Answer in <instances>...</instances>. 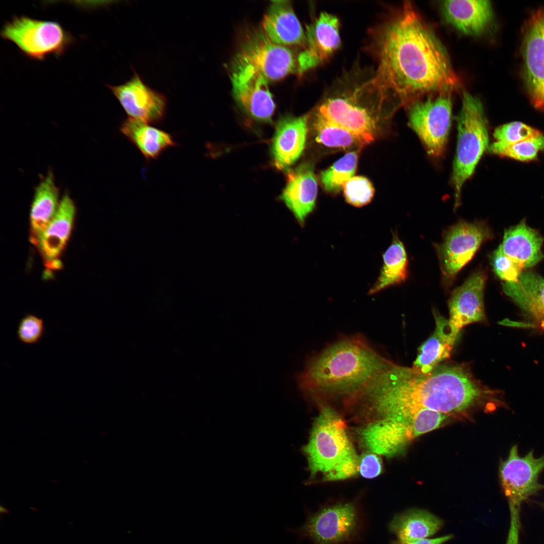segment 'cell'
I'll list each match as a JSON object with an SVG mask.
<instances>
[{
    "mask_svg": "<svg viewBox=\"0 0 544 544\" xmlns=\"http://www.w3.org/2000/svg\"><path fill=\"white\" fill-rule=\"evenodd\" d=\"M364 527L362 512L351 502H338L307 512L305 521L288 532L313 544H348L358 540Z\"/></svg>",
    "mask_w": 544,
    "mask_h": 544,
    "instance_id": "8",
    "label": "cell"
},
{
    "mask_svg": "<svg viewBox=\"0 0 544 544\" xmlns=\"http://www.w3.org/2000/svg\"><path fill=\"white\" fill-rule=\"evenodd\" d=\"M409 125L428 154L439 157L444 152L452 119L450 92L418 99L406 106Z\"/></svg>",
    "mask_w": 544,
    "mask_h": 544,
    "instance_id": "10",
    "label": "cell"
},
{
    "mask_svg": "<svg viewBox=\"0 0 544 544\" xmlns=\"http://www.w3.org/2000/svg\"><path fill=\"white\" fill-rule=\"evenodd\" d=\"M1 35L28 57L39 60L49 55H61L72 41V36L57 22L26 16L14 17L6 22Z\"/></svg>",
    "mask_w": 544,
    "mask_h": 544,
    "instance_id": "9",
    "label": "cell"
},
{
    "mask_svg": "<svg viewBox=\"0 0 544 544\" xmlns=\"http://www.w3.org/2000/svg\"><path fill=\"white\" fill-rule=\"evenodd\" d=\"M383 260L379 277L369 291L370 295L400 284L407 278L408 261L406 250L396 233H393L392 242L383 254Z\"/></svg>",
    "mask_w": 544,
    "mask_h": 544,
    "instance_id": "30",
    "label": "cell"
},
{
    "mask_svg": "<svg viewBox=\"0 0 544 544\" xmlns=\"http://www.w3.org/2000/svg\"><path fill=\"white\" fill-rule=\"evenodd\" d=\"M359 150L350 152L335 161L320 175L321 183L327 192L336 193L345 183L354 177L356 172Z\"/></svg>",
    "mask_w": 544,
    "mask_h": 544,
    "instance_id": "32",
    "label": "cell"
},
{
    "mask_svg": "<svg viewBox=\"0 0 544 544\" xmlns=\"http://www.w3.org/2000/svg\"><path fill=\"white\" fill-rule=\"evenodd\" d=\"M59 191L52 173H48L36 187L30 214V240L34 245L58 209Z\"/></svg>",
    "mask_w": 544,
    "mask_h": 544,
    "instance_id": "27",
    "label": "cell"
},
{
    "mask_svg": "<svg viewBox=\"0 0 544 544\" xmlns=\"http://www.w3.org/2000/svg\"><path fill=\"white\" fill-rule=\"evenodd\" d=\"M108 87L128 118L150 124L159 122L164 118L167 107L166 97L147 85L136 72L124 83Z\"/></svg>",
    "mask_w": 544,
    "mask_h": 544,
    "instance_id": "15",
    "label": "cell"
},
{
    "mask_svg": "<svg viewBox=\"0 0 544 544\" xmlns=\"http://www.w3.org/2000/svg\"><path fill=\"white\" fill-rule=\"evenodd\" d=\"M374 74L400 106L433 92H450L459 80L440 41L410 3L377 29Z\"/></svg>",
    "mask_w": 544,
    "mask_h": 544,
    "instance_id": "1",
    "label": "cell"
},
{
    "mask_svg": "<svg viewBox=\"0 0 544 544\" xmlns=\"http://www.w3.org/2000/svg\"><path fill=\"white\" fill-rule=\"evenodd\" d=\"M440 5L447 22L467 35L482 34L493 18L492 5L488 1H445Z\"/></svg>",
    "mask_w": 544,
    "mask_h": 544,
    "instance_id": "24",
    "label": "cell"
},
{
    "mask_svg": "<svg viewBox=\"0 0 544 544\" xmlns=\"http://www.w3.org/2000/svg\"><path fill=\"white\" fill-rule=\"evenodd\" d=\"M457 142L451 177L454 191V209L460 205L461 190L473 174L488 147L487 122L480 100L464 92L457 117Z\"/></svg>",
    "mask_w": 544,
    "mask_h": 544,
    "instance_id": "5",
    "label": "cell"
},
{
    "mask_svg": "<svg viewBox=\"0 0 544 544\" xmlns=\"http://www.w3.org/2000/svg\"><path fill=\"white\" fill-rule=\"evenodd\" d=\"M502 290L529 320L528 326L544 329V277L522 271L515 281L505 282Z\"/></svg>",
    "mask_w": 544,
    "mask_h": 544,
    "instance_id": "21",
    "label": "cell"
},
{
    "mask_svg": "<svg viewBox=\"0 0 544 544\" xmlns=\"http://www.w3.org/2000/svg\"><path fill=\"white\" fill-rule=\"evenodd\" d=\"M317 185L313 165L310 163H303L288 173L287 184L280 198L301 226L315 207Z\"/></svg>",
    "mask_w": 544,
    "mask_h": 544,
    "instance_id": "20",
    "label": "cell"
},
{
    "mask_svg": "<svg viewBox=\"0 0 544 544\" xmlns=\"http://www.w3.org/2000/svg\"><path fill=\"white\" fill-rule=\"evenodd\" d=\"M312 477L325 476L355 453L342 419L330 407L322 405L312 427L309 441L303 447Z\"/></svg>",
    "mask_w": 544,
    "mask_h": 544,
    "instance_id": "7",
    "label": "cell"
},
{
    "mask_svg": "<svg viewBox=\"0 0 544 544\" xmlns=\"http://www.w3.org/2000/svg\"><path fill=\"white\" fill-rule=\"evenodd\" d=\"M496 396L463 366L439 365L424 373L393 363L363 390L361 401L407 429L413 415L421 409L452 415L485 400L501 401Z\"/></svg>",
    "mask_w": 544,
    "mask_h": 544,
    "instance_id": "2",
    "label": "cell"
},
{
    "mask_svg": "<svg viewBox=\"0 0 544 544\" xmlns=\"http://www.w3.org/2000/svg\"><path fill=\"white\" fill-rule=\"evenodd\" d=\"M436 327L431 336L419 348L413 367L424 373L431 372L448 358L456 342L448 320L434 313Z\"/></svg>",
    "mask_w": 544,
    "mask_h": 544,
    "instance_id": "28",
    "label": "cell"
},
{
    "mask_svg": "<svg viewBox=\"0 0 544 544\" xmlns=\"http://www.w3.org/2000/svg\"><path fill=\"white\" fill-rule=\"evenodd\" d=\"M343 188L346 201L356 207L368 204L374 194L372 183L362 176L353 177L345 183Z\"/></svg>",
    "mask_w": 544,
    "mask_h": 544,
    "instance_id": "36",
    "label": "cell"
},
{
    "mask_svg": "<svg viewBox=\"0 0 544 544\" xmlns=\"http://www.w3.org/2000/svg\"><path fill=\"white\" fill-rule=\"evenodd\" d=\"M308 115L286 117L278 122L271 144V154L278 168H288L301 156L306 142Z\"/></svg>",
    "mask_w": 544,
    "mask_h": 544,
    "instance_id": "22",
    "label": "cell"
},
{
    "mask_svg": "<svg viewBox=\"0 0 544 544\" xmlns=\"http://www.w3.org/2000/svg\"><path fill=\"white\" fill-rule=\"evenodd\" d=\"M491 153L512 158L521 161L533 160L539 152L544 151V135L541 133L536 136L518 143L502 147L491 145Z\"/></svg>",
    "mask_w": 544,
    "mask_h": 544,
    "instance_id": "33",
    "label": "cell"
},
{
    "mask_svg": "<svg viewBox=\"0 0 544 544\" xmlns=\"http://www.w3.org/2000/svg\"><path fill=\"white\" fill-rule=\"evenodd\" d=\"M543 238L522 220L504 232L502 243L497 248L515 268L521 273L544 258L542 252Z\"/></svg>",
    "mask_w": 544,
    "mask_h": 544,
    "instance_id": "19",
    "label": "cell"
},
{
    "mask_svg": "<svg viewBox=\"0 0 544 544\" xmlns=\"http://www.w3.org/2000/svg\"><path fill=\"white\" fill-rule=\"evenodd\" d=\"M523 78L532 105L544 109V8L531 14L524 27L521 47Z\"/></svg>",
    "mask_w": 544,
    "mask_h": 544,
    "instance_id": "13",
    "label": "cell"
},
{
    "mask_svg": "<svg viewBox=\"0 0 544 544\" xmlns=\"http://www.w3.org/2000/svg\"><path fill=\"white\" fill-rule=\"evenodd\" d=\"M486 279L483 270H476L452 292L448 303V321L455 339L464 326L484 319V292Z\"/></svg>",
    "mask_w": 544,
    "mask_h": 544,
    "instance_id": "16",
    "label": "cell"
},
{
    "mask_svg": "<svg viewBox=\"0 0 544 544\" xmlns=\"http://www.w3.org/2000/svg\"><path fill=\"white\" fill-rule=\"evenodd\" d=\"M120 130L147 160L157 159L176 145L170 133L140 120L127 118L122 122Z\"/></svg>",
    "mask_w": 544,
    "mask_h": 544,
    "instance_id": "26",
    "label": "cell"
},
{
    "mask_svg": "<svg viewBox=\"0 0 544 544\" xmlns=\"http://www.w3.org/2000/svg\"><path fill=\"white\" fill-rule=\"evenodd\" d=\"M358 470L367 479L378 476L382 471V463L377 454L369 453L363 455L359 461Z\"/></svg>",
    "mask_w": 544,
    "mask_h": 544,
    "instance_id": "39",
    "label": "cell"
},
{
    "mask_svg": "<svg viewBox=\"0 0 544 544\" xmlns=\"http://www.w3.org/2000/svg\"><path fill=\"white\" fill-rule=\"evenodd\" d=\"M451 535H447L434 538H422L409 541L397 539L392 544H443L452 538Z\"/></svg>",
    "mask_w": 544,
    "mask_h": 544,
    "instance_id": "40",
    "label": "cell"
},
{
    "mask_svg": "<svg viewBox=\"0 0 544 544\" xmlns=\"http://www.w3.org/2000/svg\"><path fill=\"white\" fill-rule=\"evenodd\" d=\"M44 319L31 313L25 314L19 320L16 331L18 339L28 345L39 344L45 334Z\"/></svg>",
    "mask_w": 544,
    "mask_h": 544,
    "instance_id": "37",
    "label": "cell"
},
{
    "mask_svg": "<svg viewBox=\"0 0 544 544\" xmlns=\"http://www.w3.org/2000/svg\"><path fill=\"white\" fill-rule=\"evenodd\" d=\"M540 131L523 123L515 121L497 127L494 132L495 142L492 144L502 147L512 145L537 135Z\"/></svg>",
    "mask_w": 544,
    "mask_h": 544,
    "instance_id": "34",
    "label": "cell"
},
{
    "mask_svg": "<svg viewBox=\"0 0 544 544\" xmlns=\"http://www.w3.org/2000/svg\"><path fill=\"white\" fill-rule=\"evenodd\" d=\"M361 438L370 451L386 456L401 451L410 440L406 427L388 418H383L366 425L361 432Z\"/></svg>",
    "mask_w": 544,
    "mask_h": 544,
    "instance_id": "25",
    "label": "cell"
},
{
    "mask_svg": "<svg viewBox=\"0 0 544 544\" xmlns=\"http://www.w3.org/2000/svg\"><path fill=\"white\" fill-rule=\"evenodd\" d=\"M261 25L267 37L278 45L306 47L305 33L289 1H273Z\"/></svg>",
    "mask_w": 544,
    "mask_h": 544,
    "instance_id": "23",
    "label": "cell"
},
{
    "mask_svg": "<svg viewBox=\"0 0 544 544\" xmlns=\"http://www.w3.org/2000/svg\"><path fill=\"white\" fill-rule=\"evenodd\" d=\"M443 521L431 513L421 509H411L395 515L389 529L404 541L425 538L434 535L442 526Z\"/></svg>",
    "mask_w": 544,
    "mask_h": 544,
    "instance_id": "29",
    "label": "cell"
},
{
    "mask_svg": "<svg viewBox=\"0 0 544 544\" xmlns=\"http://www.w3.org/2000/svg\"><path fill=\"white\" fill-rule=\"evenodd\" d=\"M306 45L298 55V73L302 74L328 59L341 44L338 18L326 12L321 13L307 26Z\"/></svg>",
    "mask_w": 544,
    "mask_h": 544,
    "instance_id": "17",
    "label": "cell"
},
{
    "mask_svg": "<svg viewBox=\"0 0 544 544\" xmlns=\"http://www.w3.org/2000/svg\"><path fill=\"white\" fill-rule=\"evenodd\" d=\"M234 63L252 66L268 81L298 73V56L289 47L271 41L261 29L255 30L245 37Z\"/></svg>",
    "mask_w": 544,
    "mask_h": 544,
    "instance_id": "12",
    "label": "cell"
},
{
    "mask_svg": "<svg viewBox=\"0 0 544 544\" xmlns=\"http://www.w3.org/2000/svg\"><path fill=\"white\" fill-rule=\"evenodd\" d=\"M544 469V455L535 457L531 450L524 456L518 446H512L506 460L501 462L499 475L501 486L509 503L511 522L506 544H518L519 514L522 502L544 489L538 481Z\"/></svg>",
    "mask_w": 544,
    "mask_h": 544,
    "instance_id": "6",
    "label": "cell"
},
{
    "mask_svg": "<svg viewBox=\"0 0 544 544\" xmlns=\"http://www.w3.org/2000/svg\"><path fill=\"white\" fill-rule=\"evenodd\" d=\"M542 505L544 507V504H542Z\"/></svg>",
    "mask_w": 544,
    "mask_h": 544,
    "instance_id": "41",
    "label": "cell"
},
{
    "mask_svg": "<svg viewBox=\"0 0 544 544\" xmlns=\"http://www.w3.org/2000/svg\"><path fill=\"white\" fill-rule=\"evenodd\" d=\"M448 417L429 409L419 410L413 415L408 427L410 439L438 428Z\"/></svg>",
    "mask_w": 544,
    "mask_h": 544,
    "instance_id": "35",
    "label": "cell"
},
{
    "mask_svg": "<svg viewBox=\"0 0 544 544\" xmlns=\"http://www.w3.org/2000/svg\"><path fill=\"white\" fill-rule=\"evenodd\" d=\"M360 334L342 337L309 357L295 375L306 397H344L349 401L393 363Z\"/></svg>",
    "mask_w": 544,
    "mask_h": 544,
    "instance_id": "3",
    "label": "cell"
},
{
    "mask_svg": "<svg viewBox=\"0 0 544 544\" xmlns=\"http://www.w3.org/2000/svg\"><path fill=\"white\" fill-rule=\"evenodd\" d=\"M230 78L233 97L242 110L257 121H270L275 104L268 81L252 66L236 63Z\"/></svg>",
    "mask_w": 544,
    "mask_h": 544,
    "instance_id": "14",
    "label": "cell"
},
{
    "mask_svg": "<svg viewBox=\"0 0 544 544\" xmlns=\"http://www.w3.org/2000/svg\"><path fill=\"white\" fill-rule=\"evenodd\" d=\"M312 125L316 142L326 147L348 149L363 147L353 133L313 111Z\"/></svg>",
    "mask_w": 544,
    "mask_h": 544,
    "instance_id": "31",
    "label": "cell"
},
{
    "mask_svg": "<svg viewBox=\"0 0 544 544\" xmlns=\"http://www.w3.org/2000/svg\"><path fill=\"white\" fill-rule=\"evenodd\" d=\"M491 262L495 274L504 282L515 281L520 274L498 248L492 254Z\"/></svg>",
    "mask_w": 544,
    "mask_h": 544,
    "instance_id": "38",
    "label": "cell"
},
{
    "mask_svg": "<svg viewBox=\"0 0 544 544\" xmlns=\"http://www.w3.org/2000/svg\"><path fill=\"white\" fill-rule=\"evenodd\" d=\"M75 215L73 200L67 194L63 195L56 214L34 245L49 271L62 266L60 258L70 238Z\"/></svg>",
    "mask_w": 544,
    "mask_h": 544,
    "instance_id": "18",
    "label": "cell"
},
{
    "mask_svg": "<svg viewBox=\"0 0 544 544\" xmlns=\"http://www.w3.org/2000/svg\"><path fill=\"white\" fill-rule=\"evenodd\" d=\"M492 236L489 227L482 222L461 221L451 226L443 241L436 246L444 283L450 285L481 245Z\"/></svg>",
    "mask_w": 544,
    "mask_h": 544,
    "instance_id": "11",
    "label": "cell"
},
{
    "mask_svg": "<svg viewBox=\"0 0 544 544\" xmlns=\"http://www.w3.org/2000/svg\"><path fill=\"white\" fill-rule=\"evenodd\" d=\"M398 107L374 72L367 75L355 71L337 81L314 111L351 132L364 146L375 140L381 118Z\"/></svg>",
    "mask_w": 544,
    "mask_h": 544,
    "instance_id": "4",
    "label": "cell"
}]
</instances>
